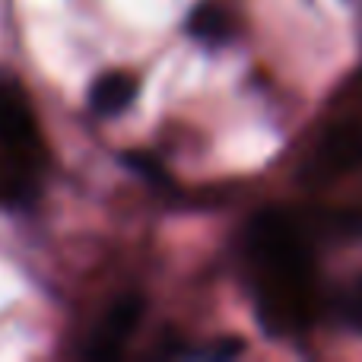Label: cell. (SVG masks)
Listing matches in <instances>:
<instances>
[{
  "instance_id": "1",
  "label": "cell",
  "mask_w": 362,
  "mask_h": 362,
  "mask_svg": "<svg viewBox=\"0 0 362 362\" xmlns=\"http://www.w3.org/2000/svg\"><path fill=\"white\" fill-rule=\"evenodd\" d=\"M0 146H6V153H13L19 163H29L42 150L29 102L10 83H0Z\"/></svg>"
},
{
  "instance_id": "2",
  "label": "cell",
  "mask_w": 362,
  "mask_h": 362,
  "mask_svg": "<svg viewBox=\"0 0 362 362\" xmlns=\"http://www.w3.org/2000/svg\"><path fill=\"white\" fill-rule=\"evenodd\" d=\"M140 318H144V299H140V296H121V299L108 308L105 325H102L99 337H95V344L89 346L86 356L89 359H112V356H118L121 344L131 337V331L140 325Z\"/></svg>"
},
{
  "instance_id": "3",
  "label": "cell",
  "mask_w": 362,
  "mask_h": 362,
  "mask_svg": "<svg viewBox=\"0 0 362 362\" xmlns=\"http://www.w3.org/2000/svg\"><path fill=\"white\" fill-rule=\"evenodd\" d=\"M134 95H137V80L131 74H124V70H112V74H102L93 83V89H89V108L95 115L112 118V115H121L131 105Z\"/></svg>"
},
{
  "instance_id": "4",
  "label": "cell",
  "mask_w": 362,
  "mask_h": 362,
  "mask_svg": "<svg viewBox=\"0 0 362 362\" xmlns=\"http://www.w3.org/2000/svg\"><path fill=\"white\" fill-rule=\"evenodd\" d=\"M187 32L204 45H223L232 35V16L219 4H197L187 16Z\"/></svg>"
},
{
  "instance_id": "5",
  "label": "cell",
  "mask_w": 362,
  "mask_h": 362,
  "mask_svg": "<svg viewBox=\"0 0 362 362\" xmlns=\"http://www.w3.org/2000/svg\"><path fill=\"white\" fill-rule=\"evenodd\" d=\"M121 159H124V165L127 169H134L137 175H144L146 181H153V185H165V169L159 165V159L156 156H150V153H137V150H131V153H121Z\"/></svg>"
}]
</instances>
